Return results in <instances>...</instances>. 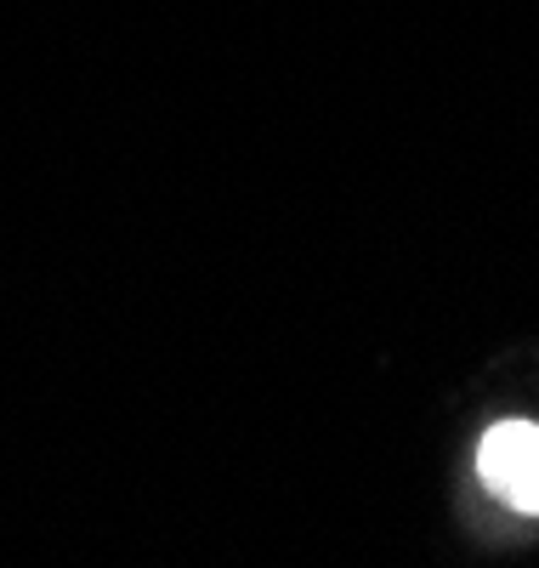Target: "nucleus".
<instances>
[{
    "instance_id": "nucleus-1",
    "label": "nucleus",
    "mask_w": 539,
    "mask_h": 568,
    "mask_svg": "<svg viewBox=\"0 0 539 568\" xmlns=\"http://www.w3.org/2000/svg\"><path fill=\"white\" fill-rule=\"evenodd\" d=\"M482 484L517 511L539 517V426L533 420H495L477 444Z\"/></svg>"
}]
</instances>
